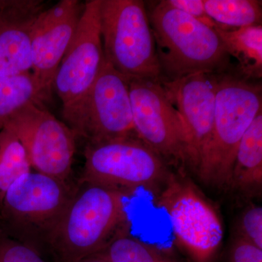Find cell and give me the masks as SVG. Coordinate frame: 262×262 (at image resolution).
Returning <instances> with one entry per match:
<instances>
[{
	"label": "cell",
	"instance_id": "6da1fadb",
	"mask_svg": "<svg viewBox=\"0 0 262 262\" xmlns=\"http://www.w3.org/2000/svg\"><path fill=\"white\" fill-rule=\"evenodd\" d=\"M146 7L154 36L161 80L173 81L198 73L222 74L233 70L231 58L215 29L167 0Z\"/></svg>",
	"mask_w": 262,
	"mask_h": 262
},
{
	"label": "cell",
	"instance_id": "7a4b0ae2",
	"mask_svg": "<svg viewBox=\"0 0 262 262\" xmlns=\"http://www.w3.org/2000/svg\"><path fill=\"white\" fill-rule=\"evenodd\" d=\"M123 195L120 189L79 182L48 245L54 262H77L99 252L125 222Z\"/></svg>",
	"mask_w": 262,
	"mask_h": 262
},
{
	"label": "cell",
	"instance_id": "3957f363",
	"mask_svg": "<svg viewBox=\"0 0 262 262\" xmlns=\"http://www.w3.org/2000/svg\"><path fill=\"white\" fill-rule=\"evenodd\" d=\"M262 112V87L231 70L219 75L214 125L196 174L203 182L228 187L234 159L243 136Z\"/></svg>",
	"mask_w": 262,
	"mask_h": 262
},
{
	"label": "cell",
	"instance_id": "277c9868",
	"mask_svg": "<svg viewBox=\"0 0 262 262\" xmlns=\"http://www.w3.org/2000/svg\"><path fill=\"white\" fill-rule=\"evenodd\" d=\"M75 189L68 182L37 172L22 176L7 191L0 206L8 236L41 255L48 251Z\"/></svg>",
	"mask_w": 262,
	"mask_h": 262
},
{
	"label": "cell",
	"instance_id": "5b68a950",
	"mask_svg": "<svg viewBox=\"0 0 262 262\" xmlns=\"http://www.w3.org/2000/svg\"><path fill=\"white\" fill-rule=\"evenodd\" d=\"M105 61L127 78H161L145 2L100 0Z\"/></svg>",
	"mask_w": 262,
	"mask_h": 262
},
{
	"label": "cell",
	"instance_id": "8992f818",
	"mask_svg": "<svg viewBox=\"0 0 262 262\" xmlns=\"http://www.w3.org/2000/svg\"><path fill=\"white\" fill-rule=\"evenodd\" d=\"M63 117L77 138L85 139L87 144L137 136L129 79L106 61L87 94Z\"/></svg>",
	"mask_w": 262,
	"mask_h": 262
},
{
	"label": "cell",
	"instance_id": "52a82bcc",
	"mask_svg": "<svg viewBox=\"0 0 262 262\" xmlns=\"http://www.w3.org/2000/svg\"><path fill=\"white\" fill-rule=\"evenodd\" d=\"M129 93L138 137L167 165L188 166L185 124L160 79H129Z\"/></svg>",
	"mask_w": 262,
	"mask_h": 262
},
{
	"label": "cell",
	"instance_id": "ba28073f",
	"mask_svg": "<svg viewBox=\"0 0 262 262\" xmlns=\"http://www.w3.org/2000/svg\"><path fill=\"white\" fill-rule=\"evenodd\" d=\"M80 182L121 190L153 185L168 178V165L137 136L87 144Z\"/></svg>",
	"mask_w": 262,
	"mask_h": 262
},
{
	"label": "cell",
	"instance_id": "9c48e42d",
	"mask_svg": "<svg viewBox=\"0 0 262 262\" xmlns=\"http://www.w3.org/2000/svg\"><path fill=\"white\" fill-rule=\"evenodd\" d=\"M170 216L177 242L194 262H212L222 246L220 215L193 184L170 174L159 198Z\"/></svg>",
	"mask_w": 262,
	"mask_h": 262
},
{
	"label": "cell",
	"instance_id": "30bf717a",
	"mask_svg": "<svg viewBox=\"0 0 262 262\" xmlns=\"http://www.w3.org/2000/svg\"><path fill=\"white\" fill-rule=\"evenodd\" d=\"M4 128L21 143L35 172L68 182L77 138L64 122L44 106L29 103L12 116Z\"/></svg>",
	"mask_w": 262,
	"mask_h": 262
},
{
	"label": "cell",
	"instance_id": "8fae6325",
	"mask_svg": "<svg viewBox=\"0 0 262 262\" xmlns=\"http://www.w3.org/2000/svg\"><path fill=\"white\" fill-rule=\"evenodd\" d=\"M100 0L84 3L78 27L58 67L53 91L63 105L62 115L87 94L105 62L99 27Z\"/></svg>",
	"mask_w": 262,
	"mask_h": 262
},
{
	"label": "cell",
	"instance_id": "7c38bea8",
	"mask_svg": "<svg viewBox=\"0 0 262 262\" xmlns=\"http://www.w3.org/2000/svg\"><path fill=\"white\" fill-rule=\"evenodd\" d=\"M219 75L198 73L173 81L160 79L185 124L188 167L196 173L213 132Z\"/></svg>",
	"mask_w": 262,
	"mask_h": 262
},
{
	"label": "cell",
	"instance_id": "4fadbf2b",
	"mask_svg": "<svg viewBox=\"0 0 262 262\" xmlns=\"http://www.w3.org/2000/svg\"><path fill=\"white\" fill-rule=\"evenodd\" d=\"M84 3L61 0L48 7L33 25L31 36V72L52 94L58 67L78 27Z\"/></svg>",
	"mask_w": 262,
	"mask_h": 262
},
{
	"label": "cell",
	"instance_id": "5bb4252c",
	"mask_svg": "<svg viewBox=\"0 0 262 262\" xmlns=\"http://www.w3.org/2000/svg\"><path fill=\"white\" fill-rule=\"evenodd\" d=\"M47 8L43 0H0V75L31 72L33 25Z\"/></svg>",
	"mask_w": 262,
	"mask_h": 262
},
{
	"label": "cell",
	"instance_id": "9a60e30c",
	"mask_svg": "<svg viewBox=\"0 0 262 262\" xmlns=\"http://www.w3.org/2000/svg\"><path fill=\"white\" fill-rule=\"evenodd\" d=\"M229 186L246 194L262 187V112L253 119L239 142Z\"/></svg>",
	"mask_w": 262,
	"mask_h": 262
},
{
	"label": "cell",
	"instance_id": "2e32d148",
	"mask_svg": "<svg viewBox=\"0 0 262 262\" xmlns=\"http://www.w3.org/2000/svg\"><path fill=\"white\" fill-rule=\"evenodd\" d=\"M230 58L237 64L234 73L246 80L258 81L262 77V26L234 30L215 29Z\"/></svg>",
	"mask_w": 262,
	"mask_h": 262
},
{
	"label": "cell",
	"instance_id": "e0dca14e",
	"mask_svg": "<svg viewBox=\"0 0 262 262\" xmlns=\"http://www.w3.org/2000/svg\"><path fill=\"white\" fill-rule=\"evenodd\" d=\"M51 96L31 72L0 75V130L20 108L29 103L43 106Z\"/></svg>",
	"mask_w": 262,
	"mask_h": 262
},
{
	"label": "cell",
	"instance_id": "ac0fdd59",
	"mask_svg": "<svg viewBox=\"0 0 262 262\" xmlns=\"http://www.w3.org/2000/svg\"><path fill=\"white\" fill-rule=\"evenodd\" d=\"M208 16L222 30L261 25V2L257 0H203Z\"/></svg>",
	"mask_w": 262,
	"mask_h": 262
},
{
	"label": "cell",
	"instance_id": "d6986e66",
	"mask_svg": "<svg viewBox=\"0 0 262 262\" xmlns=\"http://www.w3.org/2000/svg\"><path fill=\"white\" fill-rule=\"evenodd\" d=\"M30 171L32 167L21 143L8 129L0 130V206L13 183Z\"/></svg>",
	"mask_w": 262,
	"mask_h": 262
},
{
	"label": "cell",
	"instance_id": "ffe728a7",
	"mask_svg": "<svg viewBox=\"0 0 262 262\" xmlns=\"http://www.w3.org/2000/svg\"><path fill=\"white\" fill-rule=\"evenodd\" d=\"M98 254L108 262H160L145 245L130 236H114Z\"/></svg>",
	"mask_w": 262,
	"mask_h": 262
},
{
	"label": "cell",
	"instance_id": "44dd1931",
	"mask_svg": "<svg viewBox=\"0 0 262 262\" xmlns=\"http://www.w3.org/2000/svg\"><path fill=\"white\" fill-rule=\"evenodd\" d=\"M0 262H46L34 248L0 234Z\"/></svg>",
	"mask_w": 262,
	"mask_h": 262
},
{
	"label": "cell",
	"instance_id": "7402d4cb",
	"mask_svg": "<svg viewBox=\"0 0 262 262\" xmlns=\"http://www.w3.org/2000/svg\"><path fill=\"white\" fill-rule=\"evenodd\" d=\"M241 238L262 249V208L251 206L243 213L239 221Z\"/></svg>",
	"mask_w": 262,
	"mask_h": 262
},
{
	"label": "cell",
	"instance_id": "603a6c76",
	"mask_svg": "<svg viewBox=\"0 0 262 262\" xmlns=\"http://www.w3.org/2000/svg\"><path fill=\"white\" fill-rule=\"evenodd\" d=\"M167 2L176 9L190 15L202 24L212 29L218 28L216 24L207 14L203 0H167Z\"/></svg>",
	"mask_w": 262,
	"mask_h": 262
},
{
	"label": "cell",
	"instance_id": "cb8c5ba5",
	"mask_svg": "<svg viewBox=\"0 0 262 262\" xmlns=\"http://www.w3.org/2000/svg\"><path fill=\"white\" fill-rule=\"evenodd\" d=\"M230 262H262V249L238 237L232 245Z\"/></svg>",
	"mask_w": 262,
	"mask_h": 262
},
{
	"label": "cell",
	"instance_id": "d4e9b609",
	"mask_svg": "<svg viewBox=\"0 0 262 262\" xmlns=\"http://www.w3.org/2000/svg\"><path fill=\"white\" fill-rule=\"evenodd\" d=\"M77 262H108L106 258H103L102 256H101L98 253L96 254L91 255V256H87L80 260Z\"/></svg>",
	"mask_w": 262,
	"mask_h": 262
}]
</instances>
